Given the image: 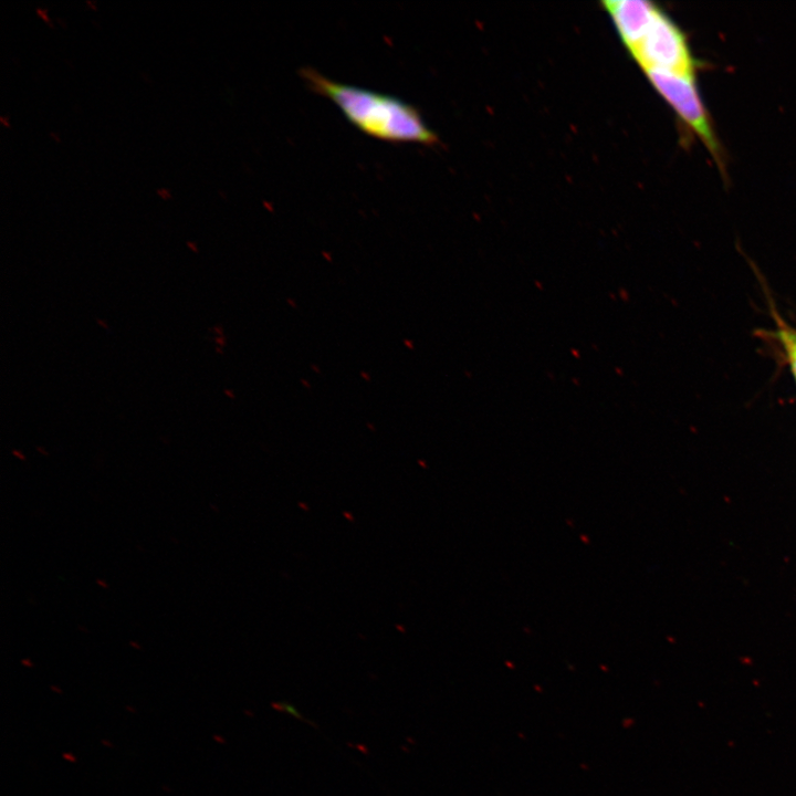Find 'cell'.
<instances>
[{"label":"cell","instance_id":"cell-5","mask_svg":"<svg viewBox=\"0 0 796 796\" xmlns=\"http://www.w3.org/2000/svg\"><path fill=\"white\" fill-rule=\"evenodd\" d=\"M777 337L786 350L788 362L796 379V331L788 327L781 328L777 332Z\"/></svg>","mask_w":796,"mask_h":796},{"label":"cell","instance_id":"cell-2","mask_svg":"<svg viewBox=\"0 0 796 796\" xmlns=\"http://www.w3.org/2000/svg\"><path fill=\"white\" fill-rule=\"evenodd\" d=\"M649 82L666 100L723 169L722 150L708 109L700 95L695 75L645 71Z\"/></svg>","mask_w":796,"mask_h":796},{"label":"cell","instance_id":"cell-6","mask_svg":"<svg viewBox=\"0 0 796 796\" xmlns=\"http://www.w3.org/2000/svg\"><path fill=\"white\" fill-rule=\"evenodd\" d=\"M274 706L277 710L284 711V712L291 714L292 716L304 721V718L302 716V714L292 704H289L285 702H280V703H276Z\"/></svg>","mask_w":796,"mask_h":796},{"label":"cell","instance_id":"cell-4","mask_svg":"<svg viewBox=\"0 0 796 796\" xmlns=\"http://www.w3.org/2000/svg\"><path fill=\"white\" fill-rule=\"evenodd\" d=\"M603 7L629 52L640 42L661 10L654 3L643 0H607Z\"/></svg>","mask_w":796,"mask_h":796},{"label":"cell","instance_id":"cell-3","mask_svg":"<svg viewBox=\"0 0 796 796\" xmlns=\"http://www.w3.org/2000/svg\"><path fill=\"white\" fill-rule=\"evenodd\" d=\"M645 71L695 75L694 59L682 29L661 9L651 25L629 52Z\"/></svg>","mask_w":796,"mask_h":796},{"label":"cell","instance_id":"cell-8","mask_svg":"<svg viewBox=\"0 0 796 796\" xmlns=\"http://www.w3.org/2000/svg\"><path fill=\"white\" fill-rule=\"evenodd\" d=\"M158 193H167V192L164 191L163 189H158ZM163 197H168V196H167V195H163Z\"/></svg>","mask_w":796,"mask_h":796},{"label":"cell","instance_id":"cell-1","mask_svg":"<svg viewBox=\"0 0 796 796\" xmlns=\"http://www.w3.org/2000/svg\"><path fill=\"white\" fill-rule=\"evenodd\" d=\"M302 78L314 93L331 100L364 134L399 143L434 146L438 135L417 107L398 97L332 81L313 67H302Z\"/></svg>","mask_w":796,"mask_h":796},{"label":"cell","instance_id":"cell-7","mask_svg":"<svg viewBox=\"0 0 796 796\" xmlns=\"http://www.w3.org/2000/svg\"><path fill=\"white\" fill-rule=\"evenodd\" d=\"M63 756L66 757V758H69V760L71 758L73 762L75 761V758H74L72 755L64 754Z\"/></svg>","mask_w":796,"mask_h":796}]
</instances>
